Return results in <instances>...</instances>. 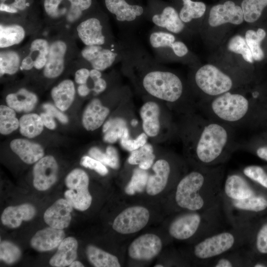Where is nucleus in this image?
I'll use <instances>...</instances> for the list:
<instances>
[{"label": "nucleus", "mask_w": 267, "mask_h": 267, "mask_svg": "<svg viewBox=\"0 0 267 267\" xmlns=\"http://www.w3.org/2000/svg\"><path fill=\"white\" fill-rule=\"evenodd\" d=\"M7 0H0V3H4Z\"/></svg>", "instance_id": "64"}, {"label": "nucleus", "mask_w": 267, "mask_h": 267, "mask_svg": "<svg viewBox=\"0 0 267 267\" xmlns=\"http://www.w3.org/2000/svg\"><path fill=\"white\" fill-rule=\"evenodd\" d=\"M256 223L231 225L194 245L193 254L204 265L229 252L248 247Z\"/></svg>", "instance_id": "6"}, {"label": "nucleus", "mask_w": 267, "mask_h": 267, "mask_svg": "<svg viewBox=\"0 0 267 267\" xmlns=\"http://www.w3.org/2000/svg\"><path fill=\"white\" fill-rule=\"evenodd\" d=\"M87 258L91 265L95 267H120L118 258L92 245L86 248Z\"/></svg>", "instance_id": "38"}, {"label": "nucleus", "mask_w": 267, "mask_h": 267, "mask_svg": "<svg viewBox=\"0 0 267 267\" xmlns=\"http://www.w3.org/2000/svg\"><path fill=\"white\" fill-rule=\"evenodd\" d=\"M104 140L109 143L116 142L122 138L130 137L126 121L120 117L109 119L103 125Z\"/></svg>", "instance_id": "37"}, {"label": "nucleus", "mask_w": 267, "mask_h": 267, "mask_svg": "<svg viewBox=\"0 0 267 267\" xmlns=\"http://www.w3.org/2000/svg\"><path fill=\"white\" fill-rule=\"evenodd\" d=\"M78 242L73 237L64 238L58 246L56 253L50 259L52 267L69 266L77 257Z\"/></svg>", "instance_id": "31"}, {"label": "nucleus", "mask_w": 267, "mask_h": 267, "mask_svg": "<svg viewBox=\"0 0 267 267\" xmlns=\"http://www.w3.org/2000/svg\"><path fill=\"white\" fill-rule=\"evenodd\" d=\"M266 36L264 29L248 30L245 35L246 42L252 52L254 61H260L265 58V54L261 47V43Z\"/></svg>", "instance_id": "41"}, {"label": "nucleus", "mask_w": 267, "mask_h": 267, "mask_svg": "<svg viewBox=\"0 0 267 267\" xmlns=\"http://www.w3.org/2000/svg\"><path fill=\"white\" fill-rule=\"evenodd\" d=\"M10 147L24 162L28 164L37 162L44 155V148L40 144L23 138L12 140Z\"/></svg>", "instance_id": "29"}, {"label": "nucleus", "mask_w": 267, "mask_h": 267, "mask_svg": "<svg viewBox=\"0 0 267 267\" xmlns=\"http://www.w3.org/2000/svg\"><path fill=\"white\" fill-rule=\"evenodd\" d=\"M19 127V120L16 118L15 111L8 106H0V133L7 135Z\"/></svg>", "instance_id": "44"}, {"label": "nucleus", "mask_w": 267, "mask_h": 267, "mask_svg": "<svg viewBox=\"0 0 267 267\" xmlns=\"http://www.w3.org/2000/svg\"><path fill=\"white\" fill-rule=\"evenodd\" d=\"M91 157L101 162L102 163L114 169H117L120 166L119 157L116 149L112 146H108L105 153L96 147H92L89 151Z\"/></svg>", "instance_id": "43"}, {"label": "nucleus", "mask_w": 267, "mask_h": 267, "mask_svg": "<svg viewBox=\"0 0 267 267\" xmlns=\"http://www.w3.org/2000/svg\"><path fill=\"white\" fill-rule=\"evenodd\" d=\"M65 183L68 188L64 193L65 199L75 209L81 211L87 210L92 202L87 174L81 169H75L66 176Z\"/></svg>", "instance_id": "12"}, {"label": "nucleus", "mask_w": 267, "mask_h": 267, "mask_svg": "<svg viewBox=\"0 0 267 267\" xmlns=\"http://www.w3.org/2000/svg\"><path fill=\"white\" fill-rule=\"evenodd\" d=\"M10 4L18 11H23L27 6H30V3L27 2V0H14Z\"/></svg>", "instance_id": "57"}, {"label": "nucleus", "mask_w": 267, "mask_h": 267, "mask_svg": "<svg viewBox=\"0 0 267 267\" xmlns=\"http://www.w3.org/2000/svg\"><path fill=\"white\" fill-rule=\"evenodd\" d=\"M44 126L40 115L35 113L24 115L19 119L20 132L22 135L28 138L40 135Z\"/></svg>", "instance_id": "39"}, {"label": "nucleus", "mask_w": 267, "mask_h": 267, "mask_svg": "<svg viewBox=\"0 0 267 267\" xmlns=\"http://www.w3.org/2000/svg\"><path fill=\"white\" fill-rule=\"evenodd\" d=\"M43 107L45 112L50 114L54 118L57 119L61 123L66 124L68 122L67 117L52 104L50 103H45L43 105Z\"/></svg>", "instance_id": "54"}, {"label": "nucleus", "mask_w": 267, "mask_h": 267, "mask_svg": "<svg viewBox=\"0 0 267 267\" xmlns=\"http://www.w3.org/2000/svg\"><path fill=\"white\" fill-rule=\"evenodd\" d=\"M155 156L151 144L146 143L143 146L131 152L128 162L131 165H138V167L147 170L152 165Z\"/></svg>", "instance_id": "40"}, {"label": "nucleus", "mask_w": 267, "mask_h": 267, "mask_svg": "<svg viewBox=\"0 0 267 267\" xmlns=\"http://www.w3.org/2000/svg\"><path fill=\"white\" fill-rule=\"evenodd\" d=\"M147 135L144 132L139 134L135 139L129 137L120 139L122 147L125 150L132 152L147 143Z\"/></svg>", "instance_id": "51"}, {"label": "nucleus", "mask_w": 267, "mask_h": 267, "mask_svg": "<svg viewBox=\"0 0 267 267\" xmlns=\"http://www.w3.org/2000/svg\"><path fill=\"white\" fill-rule=\"evenodd\" d=\"M72 34L85 46H109L117 41L108 20L98 16H85L74 27Z\"/></svg>", "instance_id": "11"}, {"label": "nucleus", "mask_w": 267, "mask_h": 267, "mask_svg": "<svg viewBox=\"0 0 267 267\" xmlns=\"http://www.w3.org/2000/svg\"><path fill=\"white\" fill-rule=\"evenodd\" d=\"M80 164L86 168L94 170L101 176H105L108 173V170L104 164L90 156H83Z\"/></svg>", "instance_id": "52"}, {"label": "nucleus", "mask_w": 267, "mask_h": 267, "mask_svg": "<svg viewBox=\"0 0 267 267\" xmlns=\"http://www.w3.org/2000/svg\"><path fill=\"white\" fill-rule=\"evenodd\" d=\"M28 34L26 21H0V49L17 47Z\"/></svg>", "instance_id": "21"}, {"label": "nucleus", "mask_w": 267, "mask_h": 267, "mask_svg": "<svg viewBox=\"0 0 267 267\" xmlns=\"http://www.w3.org/2000/svg\"><path fill=\"white\" fill-rule=\"evenodd\" d=\"M148 40L156 60L159 61L166 60L171 54L181 58L189 53L187 45L175 34L156 27L150 33Z\"/></svg>", "instance_id": "13"}, {"label": "nucleus", "mask_w": 267, "mask_h": 267, "mask_svg": "<svg viewBox=\"0 0 267 267\" xmlns=\"http://www.w3.org/2000/svg\"><path fill=\"white\" fill-rule=\"evenodd\" d=\"M122 62L125 69L138 75L140 86L149 95L171 103L183 100L185 88L181 79L140 47H134Z\"/></svg>", "instance_id": "3"}, {"label": "nucleus", "mask_w": 267, "mask_h": 267, "mask_svg": "<svg viewBox=\"0 0 267 267\" xmlns=\"http://www.w3.org/2000/svg\"><path fill=\"white\" fill-rule=\"evenodd\" d=\"M102 77V71L92 68L91 67L90 68L89 78H90L92 81L97 80Z\"/></svg>", "instance_id": "60"}, {"label": "nucleus", "mask_w": 267, "mask_h": 267, "mask_svg": "<svg viewBox=\"0 0 267 267\" xmlns=\"http://www.w3.org/2000/svg\"><path fill=\"white\" fill-rule=\"evenodd\" d=\"M21 49L17 47L0 49V75L12 76L21 70Z\"/></svg>", "instance_id": "34"}, {"label": "nucleus", "mask_w": 267, "mask_h": 267, "mask_svg": "<svg viewBox=\"0 0 267 267\" xmlns=\"http://www.w3.org/2000/svg\"><path fill=\"white\" fill-rule=\"evenodd\" d=\"M185 118L180 134L186 154L195 167L225 164L237 150L233 127L193 111Z\"/></svg>", "instance_id": "1"}, {"label": "nucleus", "mask_w": 267, "mask_h": 267, "mask_svg": "<svg viewBox=\"0 0 267 267\" xmlns=\"http://www.w3.org/2000/svg\"><path fill=\"white\" fill-rule=\"evenodd\" d=\"M91 67L87 63V66H82L75 71L74 74L75 82L78 85L87 84L89 78Z\"/></svg>", "instance_id": "53"}, {"label": "nucleus", "mask_w": 267, "mask_h": 267, "mask_svg": "<svg viewBox=\"0 0 267 267\" xmlns=\"http://www.w3.org/2000/svg\"><path fill=\"white\" fill-rule=\"evenodd\" d=\"M92 82L93 85L91 90L96 94L103 92L107 89V82L102 77Z\"/></svg>", "instance_id": "55"}, {"label": "nucleus", "mask_w": 267, "mask_h": 267, "mask_svg": "<svg viewBox=\"0 0 267 267\" xmlns=\"http://www.w3.org/2000/svg\"><path fill=\"white\" fill-rule=\"evenodd\" d=\"M152 169L154 174L148 177L146 191L148 195L154 196L166 187L171 174L172 167L169 162L162 159L154 164Z\"/></svg>", "instance_id": "24"}, {"label": "nucleus", "mask_w": 267, "mask_h": 267, "mask_svg": "<svg viewBox=\"0 0 267 267\" xmlns=\"http://www.w3.org/2000/svg\"><path fill=\"white\" fill-rule=\"evenodd\" d=\"M70 267H84V265L78 261H73L70 265Z\"/></svg>", "instance_id": "61"}, {"label": "nucleus", "mask_w": 267, "mask_h": 267, "mask_svg": "<svg viewBox=\"0 0 267 267\" xmlns=\"http://www.w3.org/2000/svg\"><path fill=\"white\" fill-rule=\"evenodd\" d=\"M248 251L251 257L267 255V219L259 224L255 223Z\"/></svg>", "instance_id": "36"}, {"label": "nucleus", "mask_w": 267, "mask_h": 267, "mask_svg": "<svg viewBox=\"0 0 267 267\" xmlns=\"http://www.w3.org/2000/svg\"><path fill=\"white\" fill-rule=\"evenodd\" d=\"M139 114L142 121L144 132L149 137H155L160 131V108L153 101L145 102L141 106Z\"/></svg>", "instance_id": "28"}, {"label": "nucleus", "mask_w": 267, "mask_h": 267, "mask_svg": "<svg viewBox=\"0 0 267 267\" xmlns=\"http://www.w3.org/2000/svg\"><path fill=\"white\" fill-rule=\"evenodd\" d=\"M0 10L1 12H5L10 14H15L19 11L10 4H7L5 3H0Z\"/></svg>", "instance_id": "59"}, {"label": "nucleus", "mask_w": 267, "mask_h": 267, "mask_svg": "<svg viewBox=\"0 0 267 267\" xmlns=\"http://www.w3.org/2000/svg\"><path fill=\"white\" fill-rule=\"evenodd\" d=\"M224 212L231 225L254 223L255 219L267 211V195L259 191L241 200L222 197Z\"/></svg>", "instance_id": "10"}, {"label": "nucleus", "mask_w": 267, "mask_h": 267, "mask_svg": "<svg viewBox=\"0 0 267 267\" xmlns=\"http://www.w3.org/2000/svg\"><path fill=\"white\" fill-rule=\"evenodd\" d=\"M154 267H163L164 266L162 265L158 264V265H156L155 266H154Z\"/></svg>", "instance_id": "63"}, {"label": "nucleus", "mask_w": 267, "mask_h": 267, "mask_svg": "<svg viewBox=\"0 0 267 267\" xmlns=\"http://www.w3.org/2000/svg\"><path fill=\"white\" fill-rule=\"evenodd\" d=\"M183 6L178 12L181 20L186 24L194 19L201 18L204 14L206 6L201 1L182 0Z\"/></svg>", "instance_id": "42"}, {"label": "nucleus", "mask_w": 267, "mask_h": 267, "mask_svg": "<svg viewBox=\"0 0 267 267\" xmlns=\"http://www.w3.org/2000/svg\"><path fill=\"white\" fill-rule=\"evenodd\" d=\"M138 122L136 119H133L131 121V124L132 126H135L137 125Z\"/></svg>", "instance_id": "62"}, {"label": "nucleus", "mask_w": 267, "mask_h": 267, "mask_svg": "<svg viewBox=\"0 0 267 267\" xmlns=\"http://www.w3.org/2000/svg\"><path fill=\"white\" fill-rule=\"evenodd\" d=\"M151 21L155 27L175 35L181 33L185 28V24L180 19L178 12L171 6H167L160 12L152 14Z\"/></svg>", "instance_id": "23"}, {"label": "nucleus", "mask_w": 267, "mask_h": 267, "mask_svg": "<svg viewBox=\"0 0 267 267\" xmlns=\"http://www.w3.org/2000/svg\"><path fill=\"white\" fill-rule=\"evenodd\" d=\"M70 3L68 12L61 24L60 31L72 33L76 25L85 16V12L91 6L92 0H67Z\"/></svg>", "instance_id": "33"}, {"label": "nucleus", "mask_w": 267, "mask_h": 267, "mask_svg": "<svg viewBox=\"0 0 267 267\" xmlns=\"http://www.w3.org/2000/svg\"><path fill=\"white\" fill-rule=\"evenodd\" d=\"M44 126L50 130H54L56 126L54 117L49 113L45 112L40 114Z\"/></svg>", "instance_id": "56"}, {"label": "nucleus", "mask_w": 267, "mask_h": 267, "mask_svg": "<svg viewBox=\"0 0 267 267\" xmlns=\"http://www.w3.org/2000/svg\"><path fill=\"white\" fill-rule=\"evenodd\" d=\"M76 91L74 82L71 79H66L53 87L50 93L56 107L63 111L72 105Z\"/></svg>", "instance_id": "30"}, {"label": "nucleus", "mask_w": 267, "mask_h": 267, "mask_svg": "<svg viewBox=\"0 0 267 267\" xmlns=\"http://www.w3.org/2000/svg\"><path fill=\"white\" fill-rule=\"evenodd\" d=\"M244 20L241 7L230 0L213 6L208 18L209 24L213 27L227 23L240 25Z\"/></svg>", "instance_id": "20"}, {"label": "nucleus", "mask_w": 267, "mask_h": 267, "mask_svg": "<svg viewBox=\"0 0 267 267\" xmlns=\"http://www.w3.org/2000/svg\"><path fill=\"white\" fill-rule=\"evenodd\" d=\"M258 94L253 91L250 97L245 91L235 89L210 99L199 100L196 107L208 118L233 128L245 127L252 118L254 100Z\"/></svg>", "instance_id": "4"}, {"label": "nucleus", "mask_w": 267, "mask_h": 267, "mask_svg": "<svg viewBox=\"0 0 267 267\" xmlns=\"http://www.w3.org/2000/svg\"><path fill=\"white\" fill-rule=\"evenodd\" d=\"M227 47L229 51L241 55L244 60L248 63H254L252 52L245 38L241 35H236L232 37L228 42Z\"/></svg>", "instance_id": "48"}, {"label": "nucleus", "mask_w": 267, "mask_h": 267, "mask_svg": "<svg viewBox=\"0 0 267 267\" xmlns=\"http://www.w3.org/2000/svg\"><path fill=\"white\" fill-rule=\"evenodd\" d=\"M136 45L130 40L117 41L109 46H84L78 57L91 68L103 71L119 62H122Z\"/></svg>", "instance_id": "9"}, {"label": "nucleus", "mask_w": 267, "mask_h": 267, "mask_svg": "<svg viewBox=\"0 0 267 267\" xmlns=\"http://www.w3.org/2000/svg\"><path fill=\"white\" fill-rule=\"evenodd\" d=\"M162 247V241L159 236L152 233H146L131 243L128 248V254L135 260L149 261L158 255Z\"/></svg>", "instance_id": "18"}, {"label": "nucleus", "mask_w": 267, "mask_h": 267, "mask_svg": "<svg viewBox=\"0 0 267 267\" xmlns=\"http://www.w3.org/2000/svg\"><path fill=\"white\" fill-rule=\"evenodd\" d=\"M246 248L234 250L214 259L206 265L214 267H248L250 255Z\"/></svg>", "instance_id": "35"}, {"label": "nucleus", "mask_w": 267, "mask_h": 267, "mask_svg": "<svg viewBox=\"0 0 267 267\" xmlns=\"http://www.w3.org/2000/svg\"><path fill=\"white\" fill-rule=\"evenodd\" d=\"M58 167L54 157H42L35 164L33 169V184L39 191H45L57 180Z\"/></svg>", "instance_id": "17"}, {"label": "nucleus", "mask_w": 267, "mask_h": 267, "mask_svg": "<svg viewBox=\"0 0 267 267\" xmlns=\"http://www.w3.org/2000/svg\"><path fill=\"white\" fill-rule=\"evenodd\" d=\"M20 248L13 243L2 241L0 244V259L7 264H12L21 257Z\"/></svg>", "instance_id": "49"}, {"label": "nucleus", "mask_w": 267, "mask_h": 267, "mask_svg": "<svg viewBox=\"0 0 267 267\" xmlns=\"http://www.w3.org/2000/svg\"><path fill=\"white\" fill-rule=\"evenodd\" d=\"M260 191L240 171L228 173L222 187V197L241 200L251 197Z\"/></svg>", "instance_id": "16"}, {"label": "nucleus", "mask_w": 267, "mask_h": 267, "mask_svg": "<svg viewBox=\"0 0 267 267\" xmlns=\"http://www.w3.org/2000/svg\"><path fill=\"white\" fill-rule=\"evenodd\" d=\"M149 175L146 170L140 168H135L133 173L131 180L125 188L128 195H134L144 191L146 187Z\"/></svg>", "instance_id": "47"}, {"label": "nucleus", "mask_w": 267, "mask_h": 267, "mask_svg": "<svg viewBox=\"0 0 267 267\" xmlns=\"http://www.w3.org/2000/svg\"><path fill=\"white\" fill-rule=\"evenodd\" d=\"M192 80L200 100L210 99L234 89L245 82V78H236L211 64L197 69Z\"/></svg>", "instance_id": "7"}, {"label": "nucleus", "mask_w": 267, "mask_h": 267, "mask_svg": "<svg viewBox=\"0 0 267 267\" xmlns=\"http://www.w3.org/2000/svg\"><path fill=\"white\" fill-rule=\"evenodd\" d=\"M225 177V164L195 167L177 185L174 197L177 205L188 211H197L221 205Z\"/></svg>", "instance_id": "2"}, {"label": "nucleus", "mask_w": 267, "mask_h": 267, "mask_svg": "<svg viewBox=\"0 0 267 267\" xmlns=\"http://www.w3.org/2000/svg\"><path fill=\"white\" fill-rule=\"evenodd\" d=\"M267 6V0H243L241 8L244 21L253 23L261 17L264 8Z\"/></svg>", "instance_id": "45"}, {"label": "nucleus", "mask_w": 267, "mask_h": 267, "mask_svg": "<svg viewBox=\"0 0 267 267\" xmlns=\"http://www.w3.org/2000/svg\"><path fill=\"white\" fill-rule=\"evenodd\" d=\"M7 105L18 112H29L35 107L38 97L33 92L22 88L17 91L7 94L5 98Z\"/></svg>", "instance_id": "32"}, {"label": "nucleus", "mask_w": 267, "mask_h": 267, "mask_svg": "<svg viewBox=\"0 0 267 267\" xmlns=\"http://www.w3.org/2000/svg\"><path fill=\"white\" fill-rule=\"evenodd\" d=\"M107 9L114 15L117 22L127 27L137 25L144 13L139 5L129 4L126 0H105Z\"/></svg>", "instance_id": "19"}, {"label": "nucleus", "mask_w": 267, "mask_h": 267, "mask_svg": "<svg viewBox=\"0 0 267 267\" xmlns=\"http://www.w3.org/2000/svg\"><path fill=\"white\" fill-rule=\"evenodd\" d=\"M110 113L98 98H93L86 106L82 116V124L89 131H93L102 126Z\"/></svg>", "instance_id": "26"}, {"label": "nucleus", "mask_w": 267, "mask_h": 267, "mask_svg": "<svg viewBox=\"0 0 267 267\" xmlns=\"http://www.w3.org/2000/svg\"><path fill=\"white\" fill-rule=\"evenodd\" d=\"M91 89L89 88L87 84L78 85L77 89L78 94L82 97L88 95Z\"/></svg>", "instance_id": "58"}, {"label": "nucleus", "mask_w": 267, "mask_h": 267, "mask_svg": "<svg viewBox=\"0 0 267 267\" xmlns=\"http://www.w3.org/2000/svg\"><path fill=\"white\" fill-rule=\"evenodd\" d=\"M65 238L62 229L48 227L37 231L30 240L33 248L40 252L52 250Z\"/></svg>", "instance_id": "25"}, {"label": "nucleus", "mask_w": 267, "mask_h": 267, "mask_svg": "<svg viewBox=\"0 0 267 267\" xmlns=\"http://www.w3.org/2000/svg\"><path fill=\"white\" fill-rule=\"evenodd\" d=\"M241 173L256 187L267 191V170L263 166L251 165L244 167Z\"/></svg>", "instance_id": "46"}, {"label": "nucleus", "mask_w": 267, "mask_h": 267, "mask_svg": "<svg viewBox=\"0 0 267 267\" xmlns=\"http://www.w3.org/2000/svg\"><path fill=\"white\" fill-rule=\"evenodd\" d=\"M247 151L254 153L261 159L267 162V143H258L251 140L238 143L237 150Z\"/></svg>", "instance_id": "50"}, {"label": "nucleus", "mask_w": 267, "mask_h": 267, "mask_svg": "<svg viewBox=\"0 0 267 267\" xmlns=\"http://www.w3.org/2000/svg\"><path fill=\"white\" fill-rule=\"evenodd\" d=\"M73 208L66 199H59L44 212V222L50 227L63 229L70 223Z\"/></svg>", "instance_id": "22"}, {"label": "nucleus", "mask_w": 267, "mask_h": 267, "mask_svg": "<svg viewBox=\"0 0 267 267\" xmlns=\"http://www.w3.org/2000/svg\"><path fill=\"white\" fill-rule=\"evenodd\" d=\"M149 217L146 208L140 206H132L123 210L116 217L112 227L121 234L134 233L146 226Z\"/></svg>", "instance_id": "15"}, {"label": "nucleus", "mask_w": 267, "mask_h": 267, "mask_svg": "<svg viewBox=\"0 0 267 267\" xmlns=\"http://www.w3.org/2000/svg\"><path fill=\"white\" fill-rule=\"evenodd\" d=\"M50 39L44 35H38L21 49V71L43 70L47 60Z\"/></svg>", "instance_id": "14"}, {"label": "nucleus", "mask_w": 267, "mask_h": 267, "mask_svg": "<svg viewBox=\"0 0 267 267\" xmlns=\"http://www.w3.org/2000/svg\"><path fill=\"white\" fill-rule=\"evenodd\" d=\"M76 40L71 33L63 31L50 38L47 60L42 70L45 78L53 79L59 77L67 65L78 57L79 51Z\"/></svg>", "instance_id": "8"}, {"label": "nucleus", "mask_w": 267, "mask_h": 267, "mask_svg": "<svg viewBox=\"0 0 267 267\" xmlns=\"http://www.w3.org/2000/svg\"><path fill=\"white\" fill-rule=\"evenodd\" d=\"M226 220L222 207L188 211L175 217L170 224L169 232L178 240H186L199 235L200 241L223 230Z\"/></svg>", "instance_id": "5"}, {"label": "nucleus", "mask_w": 267, "mask_h": 267, "mask_svg": "<svg viewBox=\"0 0 267 267\" xmlns=\"http://www.w3.org/2000/svg\"><path fill=\"white\" fill-rule=\"evenodd\" d=\"M35 207L29 203L16 206H9L3 211L1 221L2 224L8 227L14 228L19 227L22 221H28L35 216Z\"/></svg>", "instance_id": "27"}]
</instances>
